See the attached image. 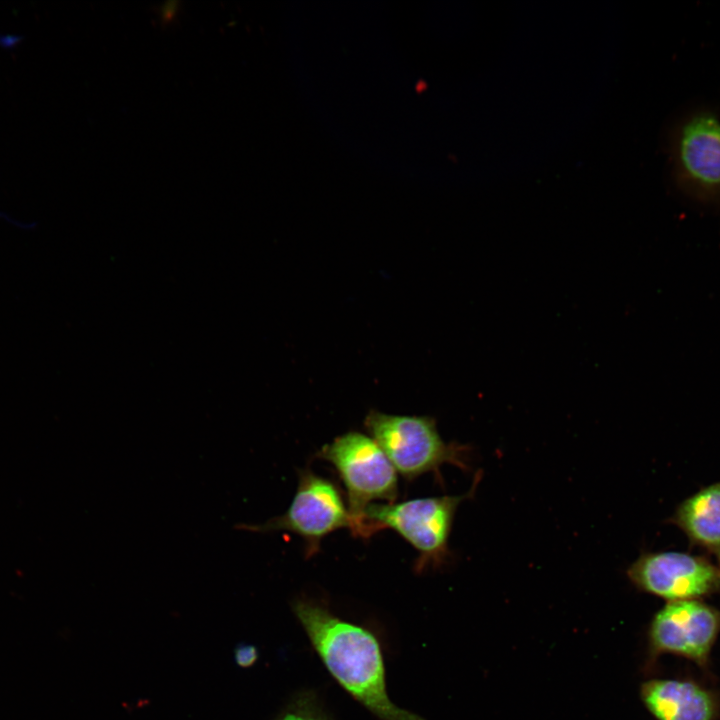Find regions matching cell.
I'll return each mask as SVG.
<instances>
[{
    "instance_id": "7a4b0ae2",
    "label": "cell",
    "mask_w": 720,
    "mask_h": 720,
    "mask_svg": "<svg viewBox=\"0 0 720 720\" xmlns=\"http://www.w3.org/2000/svg\"><path fill=\"white\" fill-rule=\"evenodd\" d=\"M480 480L478 473L471 489L462 495L370 504L362 515L363 538L383 529L394 530L418 552L414 565L417 572L439 568L449 557V537L457 508L474 495Z\"/></svg>"
},
{
    "instance_id": "6da1fadb",
    "label": "cell",
    "mask_w": 720,
    "mask_h": 720,
    "mask_svg": "<svg viewBox=\"0 0 720 720\" xmlns=\"http://www.w3.org/2000/svg\"><path fill=\"white\" fill-rule=\"evenodd\" d=\"M293 609L329 672L354 698L381 720H423L389 699L380 646L368 630L309 599H297Z\"/></svg>"
},
{
    "instance_id": "8992f818",
    "label": "cell",
    "mask_w": 720,
    "mask_h": 720,
    "mask_svg": "<svg viewBox=\"0 0 720 720\" xmlns=\"http://www.w3.org/2000/svg\"><path fill=\"white\" fill-rule=\"evenodd\" d=\"M641 591L671 601L698 600L720 591V567L708 558L678 551L646 552L628 568Z\"/></svg>"
},
{
    "instance_id": "277c9868",
    "label": "cell",
    "mask_w": 720,
    "mask_h": 720,
    "mask_svg": "<svg viewBox=\"0 0 720 720\" xmlns=\"http://www.w3.org/2000/svg\"><path fill=\"white\" fill-rule=\"evenodd\" d=\"M317 458L336 469L347 494V505L354 520L353 535L363 538L362 515L375 501L395 502L398 496L397 471L370 436L350 431L323 445Z\"/></svg>"
},
{
    "instance_id": "5b68a950",
    "label": "cell",
    "mask_w": 720,
    "mask_h": 720,
    "mask_svg": "<svg viewBox=\"0 0 720 720\" xmlns=\"http://www.w3.org/2000/svg\"><path fill=\"white\" fill-rule=\"evenodd\" d=\"M236 529L255 533L287 531L301 537L306 558L320 550L323 538L339 529L354 533L355 524L339 487L330 479L304 469L298 474L295 495L281 515L259 524H237Z\"/></svg>"
},
{
    "instance_id": "52a82bcc",
    "label": "cell",
    "mask_w": 720,
    "mask_h": 720,
    "mask_svg": "<svg viewBox=\"0 0 720 720\" xmlns=\"http://www.w3.org/2000/svg\"><path fill=\"white\" fill-rule=\"evenodd\" d=\"M720 627V613L699 600L668 602L650 628L653 648L704 662Z\"/></svg>"
},
{
    "instance_id": "30bf717a",
    "label": "cell",
    "mask_w": 720,
    "mask_h": 720,
    "mask_svg": "<svg viewBox=\"0 0 720 720\" xmlns=\"http://www.w3.org/2000/svg\"><path fill=\"white\" fill-rule=\"evenodd\" d=\"M669 521L693 545L712 554L720 567V481L703 487L683 500Z\"/></svg>"
},
{
    "instance_id": "7c38bea8",
    "label": "cell",
    "mask_w": 720,
    "mask_h": 720,
    "mask_svg": "<svg viewBox=\"0 0 720 720\" xmlns=\"http://www.w3.org/2000/svg\"><path fill=\"white\" fill-rule=\"evenodd\" d=\"M281 720H322L316 716H313L304 712H292L282 717Z\"/></svg>"
},
{
    "instance_id": "8fae6325",
    "label": "cell",
    "mask_w": 720,
    "mask_h": 720,
    "mask_svg": "<svg viewBox=\"0 0 720 720\" xmlns=\"http://www.w3.org/2000/svg\"><path fill=\"white\" fill-rule=\"evenodd\" d=\"M257 649L252 645H240L235 650L236 663L241 667H249L257 659Z\"/></svg>"
},
{
    "instance_id": "9c48e42d",
    "label": "cell",
    "mask_w": 720,
    "mask_h": 720,
    "mask_svg": "<svg viewBox=\"0 0 720 720\" xmlns=\"http://www.w3.org/2000/svg\"><path fill=\"white\" fill-rule=\"evenodd\" d=\"M641 696L658 720H711L714 714L710 694L689 681H649L642 686Z\"/></svg>"
},
{
    "instance_id": "3957f363",
    "label": "cell",
    "mask_w": 720,
    "mask_h": 720,
    "mask_svg": "<svg viewBox=\"0 0 720 720\" xmlns=\"http://www.w3.org/2000/svg\"><path fill=\"white\" fill-rule=\"evenodd\" d=\"M364 426L384 451L394 468L407 480L434 473L440 482V467L452 464L469 470V448L446 442L440 436L434 418L395 415L371 410Z\"/></svg>"
},
{
    "instance_id": "ba28073f",
    "label": "cell",
    "mask_w": 720,
    "mask_h": 720,
    "mask_svg": "<svg viewBox=\"0 0 720 720\" xmlns=\"http://www.w3.org/2000/svg\"><path fill=\"white\" fill-rule=\"evenodd\" d=\"M679 161L684 173L707 188L720 186V120L699 114L682 127L678 141Z\"/></svg>"
}]
</instances>
